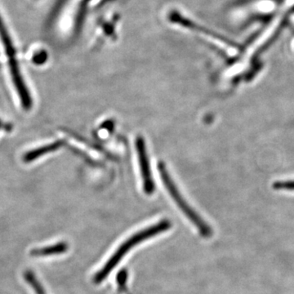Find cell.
Returning a JSON list of instances; mask_svg holds the SVG:
<instances>
[{"label":"cell","instance_id":"ba28073f","mask_svg":"<svg viewBox=\"0 0 294 294\" xmlns=\"http://www.w3.org/2000/svg\"><path fill=\"white\" fill-rule=\"evenodd\" d=\"M274 187L276 189L289 190L294 191V181H281V182H276L274 184Z\"/></svg>","mask_w":294,"mask_h":294},{"label":"cell","instance_id":"3957f363","mask_svg":"<svg viewBox=\"0 0 294 294\" xmlns=\"http://www.w3.org/2000/svg\"><path fill=\"white\" fill-rule=\"evenodd\" d=\"M136 148H137L140 173H141L144 192L150 195V194L153 193L154 191H155V182H154L153 176L151 173L149 157H148V154H147L146 145H145V140H144L143 137H137Z\"/></svg>","mask_w":294,"mask_h":294},{"label":"cell","instance_id":"8992f818","mask_svg":"<svg viewBox=\"0 0 294 294\" xmlns=\"http://www.w3.org/2000/svg\"><path fill=\"white\" fill-rule=\"evenodd\" d=\"M24 276L26 280H27L29 284L31 285L32 288H34V290L35 291V292H36L37 294H45L44 288L41 286L40 284L38 283V280L35 278V276H34V275L33 274L32 272H26Z\"/></svg>","mask_w":294,"mask_h":294},{"label":"cell","instance_id":"6da1fadb","mask_svg":"<svg viewBox=\"0 0 294 294\" xmlns=\"http://www.w3.org/2000/svg\"><path fill=\"white\" fill-rule=\"evenodd\" d=\"M171 227V223L167 220H163L158 224L146 228L145 230H141L138 233L133 235L132 237L128 239L122 245L118 248L117 251L110 258L107 264L103 266L100 271L97 272L94 277L95 283L100 284L104 279L107 278L110 272L113 270L116 265L119 264L121 259L134 247L139 244L141 242L148 240L150 238L154 237L156 235L166 232Z\"/></svg>","mask_w":294,"mask_h":294},{"label":"cell","instance_id":"52a82bcc","mask_svg":"<svg viewBox=\"0 0 294 294\" xmlns=\"http://www.w3.org/2000/svg\"><path fill=\"white\" fill-rule=\"evenodd\" d=\"M48 59V54L46 51L41 50L34 54L32 60L35 64L41 65L45 63Z\"/></svg>","mask_w":294,"mask_h":294},{"label":"cell","instance_id":"5b68a950","mask_svg":"<svg viewBox=\"0 0 294 294\" xmlns=\"http://www.w3.org/2000/svg\"><path fill=\"white\" fill-rule=\"evenodd\" d=\"M62 143L60 141H57L54 143L50 144V145H45V146L41 147L38 149L34 150V151L29 152L28 154L25 156V161L30 162L37 158L40 157L42 155L45 154H49L53 151H57L58 148L61 146Z\"/></svg>","mask_w":294,"mask_h":294},{"label":"cell","instance_id":"277c9868","mask_svg":"<svg viewBox=\"0 0 294 294\" xmlns=\"http://www.w3.org/2000/svg\"><path fill=\"white\" fill-rule=\"evenodd\" d=\"M68 245L66 243H58L54 245L48 246L45 248H38L31 251V255L34 257H46L55 255V254H60L67 252Z\"/></svg>","mask_w":294,"mask_h":294},{"label":"cell","instance_id":"7a4b0ae2","mask_svg":"<svg viewBox=\"0 0 294 294\" xmlns=\"http://www.w3.org/2000/svg\"><path fill=\"white\" fill-rule=\"evenodd\" d=\"M159 172L163 185L165 186L166 190L170 193L171 197L173 198V200H174L176 204L179 207L181 211L183 212L184 214L187 217L188 219L191 220L192 223L198 228V230H199L202 236H204L205 238L211 237L212 235H213V230H212L211 227L189 205L188 202L185 200V198L181 195L179 189L177 187L170 173L167 172L165 165L163 163H160L159 164Z\"/></svg>","mask_w":294,"mask_h":294}]
</instances>
